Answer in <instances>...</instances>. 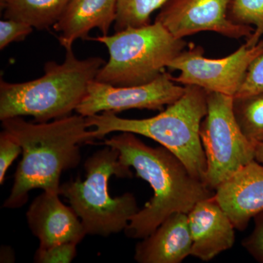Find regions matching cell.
<instances>
[{
  "mask_svg": "<svg viewBox=\"0 0 263 263\" xmlns=\"http://www.w3.org/2000/svg\"><path fill=\"white\" fill-rule=\"evenodd\" d=\"M2 126L18 141L23 154L11 193L3 204L7 209L23 206L34 189L60 194L62 173L80 163V145L95 139L80 114L38 124L10 118L2 121Z\"/></svg>",
  "mask_w": 263,
  "mask_h": 263,
  "instance_id": "1",
  "label": "cell"
},
{
  "mask_svg": "<svg viewBox=\"0 0 263 263\" xmlns=\"http://www.w3.org/2000/svg\"><path fill=\"white\" fill-rule=\"evenodd\" d=\"M103 144L117 148L121 163L136 170L137 176L149 183L154 191L150 201L133 216L124 230L129 238L143 239L171 214H187L197 202L215 195L163 146H147L131 133L105 139Z\"/></svg>",
  "mask_w": 263,
  "mask_h": 263,
  "instance_id": "2",
  "label": "cell"
},
{
  "mask_svg": "<svg viewBox=\"0 0 263 263\" xmlns=\"http://www.w3.org/2000/svg\"><path fill=\"white\" fill-rule=\"evenodd\" d=\"M63 63L46 62L44 74L23 83L0 81V120L25 116L39 123L71 115L87 92L90 83L106 62L101 57L79 60L65 50Z\"/></svg>",
  "mask_w": 263,
  "mask_h": 263,
  "instance_id": "3",
  "label": "cell"
},
{
  "mask_svg": "<svg viewBox=\"0 0 263 263\" xmlns=\"http://www.w3.org/2000/svg\"><path fill=\"white\" fill-rule=\"evenodd\" d=\"M208 91L196 86H185L182 96L155 117L123 119L105 111L86 117L95 139L114 132L147 137L171 151L182 161L194 177L203 181L206 160L200 136V124L207 114Z\"/></svg>",
  "mask_w": 263,
  "mask_h": 263,
  "instance_id": "4",
  "label": "cell"
},
{
  "mask_svg": "<svg viewBox=\"0 0 263 263\" xmlns=\"http://www.w3.org/2000/svg\"><path fill=\"white\" fill-rule=\"evenodd\" d=\"M105 146L86 160L84 181L70 180L60 187V195L70 202L86 234L103 237L125 230L141 209L132 193L117 197L109 194L108 181L112 176L125 179L133 177V174L129 167L121 163L119 151Z\"/></svg>",
  "mask_w": 263,
  "mask_h": 263,
  "instance_id": "5",
  "label": "cell"
},
{
  "mask_svg": "<svg viewBox=\"0 0 263 263\" xmlns=\"http://www.w3.org/2000/svg\"><path fill=\"white\" fill-rule=\"evenodd\" d=\"M93 40L105 45L109 52L108 61L95 80L116 86L152 82L186 46L183 39L174 37L157 22Z\"/></svg>",
  "mask_w": 263,
  "mask_h": 263,
  "instance_id": "6",
  "label": "cell"
},
{
  "mask_svg": "<svg viewBox=\"0 0 263 263\" xmlns=\"http://www.w3.org/2000/svg\"><path fill=\"white\" fill-rule=\"evenodd\" d=\"M234 98L208 92L207 114L200 136L206 160L204 183L216 189L245 166L255 160L256 145L241 131L233 110Z\"/></svg>",
  "mask_w": 263,
  "mask_h": 263,
  "instance_id": "7",
  "label": "cell"
},
{
  "mask_svg": "<svg viewBox=\"0 0 263 263\" xmlns=\"http://www.w3.org/2000/svg\"><path fill=\"white\" fill-rule=\"evenodd\" d=\"M263 52V40L254 46L242 45L229 56L207 58L201 46L191 44L185 48L167 68L179 70L174 81L183 86H196L208 92L234 97L243 82L252 61Z\"/></svg>",
  "mask_w": 263,
  "mask_h": 263,
  "instance_id": "8",
  "label": "cell"
},
{
  "mask_svg": "<svg viewBox=\"0 0 263 263\" xmlns=\"http://www.w3.org/2000/svg\"><path fill=\"white\" fill-rule=\"evenodd\" d=\"M184 91L185 86L176 83L165 72L148 84L137 86H116L94 80L76 111L87 117L100 112L117 114L129 109L163 110L164 106L179 100Z\"/></svg>",
  "mask_w": 263,
  "mask_h": 263,
  "instance_id": "9",
  "label": "cell"
},
{
  "mask_svg": "<svg viewBox=\"0 0 263 263\" xmlns=\"http://www.w3.org/2000/svg\"><path fill=\"white\" fill-rule=\"evenodd\" d=\"M232 1L170 0L162 7L155 22L181 39L199 32H213L232 39L247 40L254 32V27L230 20L228 10Z\"/></svg>",
  "mask_w": 263,
  "mask_h": 263,
  "instance_id": "10",
  "label": "cell"
},
{
  "mask_svg": "<svg viewBox=\"0 0 263 263\" xmlns=\"http://www.w3.org/2000/svg\"><path fill=\"white\" fill-rule=\"evenodd\" d=\"M59 195L43 191L27 211V223L41 248L64 243L79 245L87 235L73 209L62 203Z\"/></svg>",
  "mask_w": 263,
  "mask_h": 263,
  "instance_id": "11",
  "label": "cell"
},
{
  "mask_svg": "<svg viewBox=\"0 0 263 263\" xmlns=\"http://www.w3.org/2000/svg\"><path fill=\"white\" fill-rule=\"evenodd\" d=\"M214 198L235 229L245 230L263 211V164L256 160L247 164L216 189Z\"/></svg>",
  "mask_w": 263,
  "mask_h": 263,
  "instance_id": "12",
  "label": "cell"
},
{
  "mask_svg": "<svg viewBox=\"0 0 263 263\" xmlns=\"http://www.w3.org/2000/svg\"><path fill=\"white\" fill-rule=\"evenodd\" d=\"M187 217L191 256L207 262L234 245L235 227L214 197L197 202Z\"/></svg>",
  "mask_w": 263,
  "mask_h": 263,
  "instance_id": "13",
  "label": "cell"
},
{
  "mask_svg": "<svg viewBox=\"0 0 263 263\" xmlns=\"http://www.w3.org/2000/svg\"><path fill=\"white\" fill-rule=\"evenodd\" d=\"M118 0H69L53 29L60 33L59 42L65 50L72 49L78 39H86L91 29L98 28L108 35L117 15Z\"/></svg>",
  "mask_w": 263,
  "mask_h": 263,
  "instance_id": "14",
  "label": "cell"
},
{
  "mask_svg": "<svg viewBox=\"0 0 263 263\" xmlns=\"http://www.w3.org/2000/svg\"><path fill=\"white\" fill-rule=\"evenodd\" d=\"M192 247L187 214L175 213L136 245L134 258L139 263H181L191 255Z\"/></svg>",
  "mask_w": 263,
  "mask_h": 263,
  "instance_id": "15",
  "label": "cell"
},
{
  "mask_svg": "<svg viewBox=\"0 0 263 263\" xmlns=\"http://www.w3.org/2000/svg\"><path fill=\"white\" fill-rule=\"evenodd\" d=\"M69 0H3L4 18L24 22L43 30L54 25Z\"/></svg>",
  "mask_w": 263,
  "mask_h": 263,
  "instance_id": "16",
  "label": "cell"
},
{
  "mask_svg": "<svg viewBox=\"0 0 263 263\" xmlns=\"http://www.w3.org/2000/svg\"><path fill=\"white\" fill-rule=\"evenodd\" d=\"M233 110L238 125L249 141L263 142V93L234 98Z\"/></svg>",
  "mask_w": 263,
  "mask_h": 263,
  "instance_id": "17",
  "label": "cell"
},
{
  "mask_svg": "<svg viewBox=\"0 0 263 263\" xmlns=\"http://www.w3.org/2000/svg\"><path fill=\"white\" fill-rule=\"evenodd\" d=\"M170 0H118L116 32L127 27H140L150 24L152 13L162 8Z\"/></svg>",
  "mask_w": 263,
  "mask_h": 263,
  "instance_id": "18",
  "label": "cell"
},
{
  "mask_svg": "<svg viewBox=\"0 0 263 263\" xmlns=\"http://www.w3.org/2000/svg\"><path fill=\"white\" fill-rule=\"evenodd\" d=\"M228 17L233 23L254 27V32L246 40L247 46H254L262 40L263 0H233Z\"/></svg>",
  "mask_w": 263,
  "mask_h": 263,
  "instance_id": "19",
  "label": "cell"
},
{
  "mask_svg": "<svg viewBox=\"0 0 263 263\" xmlns=\"http://www.w3.org/2000/svg\"><path fill=\"white\" fill-rule=\"evenodd\" d=\"M260 93H263V52L249 65L234 98H246Z\"/></svg>",
  "mask_w": 263,
  "mask_h": 263,
  "instance_id": "20",
  "label": "cell"
},
{
  "mask_svg": "<svg viewBox=\"0 0 263 263\" xmlns=\"http://www.w3.org/2000/svg\"><path fill=\"white\" fill-rule=\"evenodd\" d=\"M77 243H64L37 249L34 261L39 263H70L75 258Z\"/></svg>",
  "mask_w": 263,
  "mask_h": 263,
  "instance_id": "21",
  "label": "cell"
},
{
  "mask_svg": "<svg viewBox=\"0 0 263 263\" xmlns=\"http://www.w3.org/2000/svg\"><path fill=\"white\" fill-rule=\"evenodd\" d=\"M33 27L28 24L13 19L0 22V49H5L11 43L20 42L32 32Z\"/></svg>",
  "mask_w": 263,
  "mask_h": 263,
  "instance_id": "22",
  "label": "cell"
},
{
  "mask_svg": "<svg viewBox=\"0 0 263 263\" xmlns=\"http://www.w3.org/2000/svg\"><path fill=\"white\" fill-rule=\"evenodd\" d=\"M22 152L18 141L8 132L0 134V183L5 181V174L13 161Z\"/></svg>",
  "mask_w": 263,
  "mask_h": 263,
  "instance_id": "23",
  "label": "cell"
},
{
  "mask_svg": "<svg viewBox=\"0 0 263 263\" xmlns=\"http://www.w3.org/2000/svg\"><path fill=\"white\" fill-rule=\"evenodd\" d=\"M253 231L242 241V245L257 262L263 263V211L253 218Z\"/></svg>",
  "mask_w": 263,
  "mask_h": 263,
  "instance_id": "24",
  "label": "cell"
},
{
  "mask_svg": "<svg viewBox=\"0 0 263 263\" xmlns=\"http://www.w3.org/2000/svg\"><path fill=\"white\" fill-rule=\"evenodd\" d=\"M255 160L263 164V142L256 145Z\"/></svg>",
  "mask_w": 263,
  "mask_h": 263,
  "instance_id": "25",
  "label": "cell"
},
{
  "mask_svg": "<svg viewBox=\"0 0 263 263\" xmlns=\"http://www.w3.org/2000/svg\"><path fill=\"white\" fill-rule=\"evenodd\" d=\"M2 2H3V0H0V3H2Z\"/></svg>",
  "mask_w": 263,
  "mask_h": 263,
  "instance_id": "26",
  "label": "cell"
}]
</instances>
